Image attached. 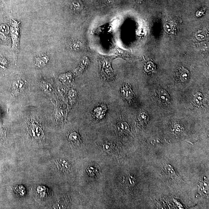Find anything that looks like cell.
<instances>
[{
  "label": "cell",
  "instance_id": "1",
  "mask_svg": "<svg viewBox=\"0 0 209 209\" xmlns=\"http://www.w3.org/2000/svg\"><path fill=\"white\" fill-rule=\"evenodd\" d=\"M114 56H99L98 59L100 64V74L102 78L109 81L114 80L115 73L112 68L111 63Z\"/></svg>",
  "mask_w": 209,
  "mask_h": 209
},
{
  "label": "cell",
  "instance_id": "2",
  "mask_svg": "<svg viewBox=\"0 0 209 209\" xmlns=\"http://www.w3.org/2000/svg\"><path fill=\"white\" fill-rule=\"evenodd\" d=\"M20 22L12 20L11 27L10 28L11 38L12 40V48L15 56L16 60H17L19 51Z\"/></svg>",
  "mask_w": 209,
  "mask_h": 209
},
{
  "label": "cell",
  "instance_id": "3",
  "mask_svg": "<svg viewBox=\"0 0 209 209\" xmlns=\"http://www.w3.org/2000/svg\"><path fill=\"white\" fill-rule=\"evenodd\" d=\"M162 173V175L167 179L173 180L178 178L174 168L170 165H167L163 168Z\"/></svg>",
  "mask_w": 209,
  "mask_h": 209
},
{
  "label": "cell",
  "instance_id": "4",
  "mask_svg": "<svg viewBox=\"0 0 209 209\" xmlns=\"http://www.w3.org/2000/svg\"><path fill=\"white\" fill-rule=\"evenodd\" d=\"M121 95L128 102H130L133 99L134 94L132 89L128 85H125L121 90Z\"/></svg>",
  "mask_w": 209,
  "mask_h": 209
},
{
  "label": "cell",
  "instance_id": "5",
  "mask_svg": "<svg viewBox=\"0 0 209 209\" xmlns=\"http://www.w3.org/2000/svg\"><path fill=\"white\" fill-rule=\"evenodd\" d=\"M158 100L162 103L168 104L171 101V97L168 93L165 90L159 89L157 92Z\"/></svg>",
  "mask_w": 209,
  "mask_h": 209
},
{
  "label": "cell",
  "instance_id": "6",
  "mask_svg": "<svg viewBox=\"0 0 209 209\" xmlns=\"http://www.w3.org/2000/svg\"><path fill=\"white\" fill-rule=\"evenodd\" d=\"M31 133L33 136L37 138H41L44 136L42 130L39 127L36 125H32L30 128Z\"/></svg>",
  "mask_w": 209,
  "mask_h": 209
},
{
  "label": "cell",
  "instance_id": "7",
  "mask_svg": "<svg viewBox=\"0 0 209 209\" xmlns=\"http://www.w3.org/2000/svg\"><path fill=\"white\" fill-rule=\"evenodd\" d=\"M106 110V107L105 106H101L95 109L94 114L97 119H102L104 116Z\"/></svg>",
  "mask_w": 209,
  "mask_h": 209
},
{
  "label": "cell",
  "instance_id": "8",
  "mask_svg": "<svg viewBox=\"0 0 209 209\" xmlns=\"http://www.w3.org/2000/svg\"><path fill=\"white\" fill-rule=\"evenodd\" d=\"M117 130L120 134H125L129 132V125L126 122H120L117 126Z\"/></svg>",
  "mask_w": 209,
  "mask_h": 209
},
{
  "label": "cell",
  "instance_id": "9",
  "mask_svg": "<svg viewBox=\"0 0 209 209\" xmlns=\"http://www.w3.org/2000/svg\"><path fill=\"white\" fill-rule=\"evenodd\" d=\"M179 76L180 80L182 82L187 81L189 77V73L188 70L184 68H182L179 70Z\"/></svg>",
  "mask_w": 209,
  "mask_h": 209
},
{
  "label": "cell",
  "instance_id": "10",
  "mask_svg": "<svg viewBox=\"0 0 209 209\" xmlns=\"http://www.w3.org/2000/svg\"><path fill=\"white\" fill-rule=\"evenodd\" d=\"M48 57L46 56L38 57L35 60V65L39 67H44L48 63Z\"/></svg>",
  "mask_w": 209,
  "mask_h": 209
},
{
  "label": "cell",
  "instance_id": "11",
  "mask_svg": "<svg viewBox=\"0 0 209 209\" xmlns=\"http://www.w3.org/2000/svg\"><path fill=\"white\" fill-rule=\"evenodd\" d=\"M149 117L147 114L145 112H142L139 114L138 116V120L140 123H146L149 120Z\"/></svg>",
  "mask_w": 209,
  "mask_h": 209
},
{
  "label": "cell",
  "instance_id": "12",
  "mask_svg": "<svg viewBox=\"0 0 209 209\" xmlns=\"http://www.w3.org/2000/svg\"><path fill=\"white\" fill-rule=\"evenodd\" d=\"M14 88L15 89L14 92L15 93H19L20 91L23 90L24 88V83L21 81H18L17 83H14Z\"/></svg>",
  "mask_w": 209,
  "mask_h": 209
},
{
  "label": "cell",
  "instance_id": "13",
  "mask_svg": "<svg viewBox=\"0 0 209 209\" xmlns=\"http://www.w3.org/2000/svg\"><path fill=\"white\" fill-rule=\"evenodd\" d=\"M69 138L71 142L77 143V142H80V137L78 134L75 132H72L70 134Z\"/></svg>",
  "mask_w": 209,
  "mask_h": 209
},
{
  "label": "cell",
  "instance_id": "14",
  "mask_svg": "<svg viewBox=\"0 0 209 209\" xmlns=\"http://www.w3.org/2000/svg\"><path fill=\"white\" fill-rule=\"evenodd\" d=\"M203 99V96L202 94L200 93H197L194 98V103L197 105H200L202 103Z\"/></svg>",
  "mask_w": 209,
  "mask_h": 209
},
{
  "label": "cell",
  "instance_id": "15",
  "mask_svg": "<svg viewBox=\"0 0 209 209\" xmlns=\"http://www.w3.org/2000/svg\"><path fill=\"white\" fill-rule=\"evenodd\" d=\"M9 32V29L8 26L5 24L0 26V32L4 34H8Z\"/></svg>",
  "mask_w": 209,
  "mask_h": 209
},
{
  "label": "cell",
  "instance_id": "16",
  "mask_svg": "<svg viewBox=\"0 0 209 209\" xmlns=\"http://www.w3.org/2000/svg\"><path fill=\"white\" fill-rule=\"evenodd\" d=\"M59 165L62 169H63L65 170H69V166L68 164L66 161L60 160L59 162Z\"/></svg>",
  "mask_w": 209,
  "mask_h": 209
},
{
  "label": "cell",
  "instance_id": "17",
  "mask_svg": "<svg viewBox=\"0 0 209 209\" xmlns=\"http://www.w3.org/2000/svg\"><path fill=\"white\" fill-rule=\"evenodd\" d=\"M80 41H74L72 42L70 44V47L73 50H76L80 48Z\"/></svg>",
  "mask_w": 209,
  "mask_h": 209
},
{
  "label": "cell",
  "instance_id": "18",
  "mask_svg": "<svg viewBox=\"0 0 209 209\" xmlns=\"http://www.w3.org/2000/svg\"><path fill=\"white\" fill-rule=\"evenodd\" d=\"M76 95H77V94H76V92L75 91L72 90L70 92L69 97H70V101L72 102V103H73L75 100H76Z\"/></svg>",
  "mask_w": 209,
  "mask_h": 209
}]
</instances>
